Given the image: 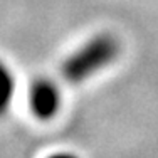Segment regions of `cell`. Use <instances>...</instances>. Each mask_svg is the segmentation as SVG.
Instances as JSON below:
<instances>
[{
    "instance_id": "1",
    "label": "cell",
    "mask_w": 158,
    "mask_h": 158,
    "mask_svg": "<svg viewBox=\"0 0 158 158\" xmlns=\"http://www.w3.org/2000/svg\"><path fill=\"white\" fill-rule=\"evenodd\" d=\"M118 56V39L111 34H98L64 59L61 64V79L67 84H79L108 67Z\"/></svg>"
},
{
    "instance_id": "2",
    "label": "cell",
    "mask_w": 158,
    "mask_h": 158,
    "mask_svg": "<svg viewBox=\"0 0 158 158\" xmlns=\"http://www.w3.org/2000/svg\"><path fill=\"white\" fill-rule=\"evenodd\" d=\"M29 104L39 119L46 121L54 118L61 108V91L56 81L47 77L34 81L29 93Z\"/></svg>"
},
{
    "instance_id": "3",
    "label": "cell",
    "mask_w": 158,
    "mask_h": 158,
    "mask_svg": "<svg viewBox=\"0 0 158 158\" xmlns=\"http://www.w3.org/2000/svg\"><path fill=\"white\" fill-rule=\"evenodd\" d=\"M15 93V79L5 62L0 61V118L9 111Z\"/></svg>"
}]
</instances>
